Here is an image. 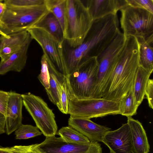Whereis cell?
I'll use <instances>...</instances> for the list:
<instances>
[{
	"label": "cell",
	"mask_w": 153,
	"mask_h": 153,
	"mask_svg": "<svg viewBox=\"0 0 153 153\" xmlns=\"http://www.w3.org/2000/svg\"><path fill=\"white\" fill-rule=\"evenodd\" d=\"M138 43L139 66L146 70L153 71V35L145 39L136 38Z\"/></svg>",
	"instance_id": "cell-18"
},
{
	"label": "cell",
	"mask_w": 153,
	"mask_h": 153,
	"mask_svg": "<svg viewBox=\"0 0 153 153\" xmlns=\"http://www.w3.org/2000/svg\"><path fill=\"white\" fill-rule=\"evenodd\" d=\"M68 124L87 137L91 142L102 141L103 136L111 128L92 121L90 119L70 115Z\"/></svg>",
	"instance_id": "cell-13"
},
{
	"label": "cell",
	"mask_w": 153,
	"mask_h": 153,
	"mask_svg": "<svg viewBox=\"0 0 153 153\" xmlns=\"http://www.w3.org/2000/svg\"><path fill=\"white\" fill-rule=\"evenodd\" d=\"M69 99L67 91L65 77L61 85L59 100L56 105L59 110L63 114H68Z\"/></svg>",
	"instance_id": "cell-28"
},
{
	"label": "cell",
	"mask_w": 153,
	"mask_h": 153,
	"mask_svg": "<svg viewBox=\"0 0 153 153\" xmlns=\"http://www.w3.org/2000/svg\"><path fill=\"white\" fill-rule=\"evenodd\" d=\"M93 20L85 4L80 0H66L65 40L73 48L83 42Z\"/></svg>",
	"instance_id": "cell-4"
},
{
	"label": "cell",
	"mask_w": 153,
	"mask_h": 153,
	"mask_svg": "<svg viewBox=\"0 0 153 153\" xmlns=\"http://www.w3.org/2000/svg\"><path fill=\"white\" fill-rule=\"evenodd\" d=\"M134 153H148L150 145L146 132L142 123L131 117H127Z\"/></svg>",
	"instance_id": "cell-17"
},
{
	"label": "cell",
	"mask_w": 153,
	"mask_h": 153,
	"mask_svg": "<svg viewBox=\"0 0 153 153\" xmlns=\"http://www.w3.org/2000/svg\"><path fill=\"white\" fill-rule=\"evenodd\" d=\"M36 147L41 153H102V147L98 142L71 143L55 135L46 137L42 142L36 144Z\"/></svg>",
	"instance_id": "cell-11"
},
{
	"label": "cell",
	"mask_w": 153,
	"mask_h": 153,
	"mask_svg": "<svg viewBox=\"0 0 153 153\" xmlns=\"http://www.w3.org/2000/svg\"><path fill=\"white\" fill-rule=\"evenodd\" d=\"M32 39L30 37L19 50L5 61L0 62V75H4L10 71L20 72L24 69L27 59L28 50Z\"/></svg>",
	"instance_id": "cell-16"
},
{
	"label": "cell",
	"mask_w": 153,
	"mask_h": 153,
	"mask_svg": "<svg viewBox=\"0 0 153 153\" xmlns=\"http://www.w3.org/2000/svg\"><path fill=\"white\" fill-rule=\"evenodd\" d=\"M120 11L121 27L126 37H142L146 39L153 35V14L129 5Z\"/></svg>",
	"instance_id": "cell-7"
},
{
	"label": "cell",
	"mask_w": 153,
	"mask_h": 153,
	"mask_svg": "<svg viewBox=\"0 0 153 153\" xmlns=\"http://www.w3.org/2000/svg\"><path fill=\"white\" fill-rule=\"evenodd\" d=\"M41 72L38 78L45 89L48 88L50 86V73L47 59L43 54L41 57Z\"/></svg>",
	"instance_id": "cell-27"
},
{
	"label": "cell",
	"mask_w": 153,
	"mask_h": 153,
	"mask_svg": "<svg viewBox=\"0 0 153 153\" xmlns=\"http://www.w3.org/2000/svg\"><path fill=\"white\" fill-rule=\"evenodd\" d=\"M23 99L21 94L9 92V97L5 114V129L9 135L15 131L22 124Z\"/></svg>",
	"instance_id": "cell-14"
},
{
	"label": "cell",
	"mask_w": 153,
	"mask_h": 153,
	"mask_svg": "<svg viewBox=\"0 0 153 153\" xmlns=\"http://www.w3.org/2000/svg\"><path fill=\"white\" fill-rule=\"evenodd\" d=\"M4 37V36H3L1 35V36H0V51L1 49V44L2 42Z\"/></svg>",
	"instance_id": "cell-38"
},
{
	"label": "cell",
	"mask_w": 153,
	"mask_h": 153,
	"mask_svg": "<svg viewBox=\"0 0 153 153\" xmlns=\"http://www.w3.org/2000/svg\"><path fill=\"white\" fill-rule=\"evenodd\" d=\"M0 153H15L12 147H0Z\"/></svg>",
	"instance_id": "cell-37"
},
{
	"label": "cell",
	"mask_w": 153,
	"mask_h": 153,
	"mask_svg": "<svg viewBox=\"0 0 153 153\" xmlns=\"http://www.w3.org/2000/svg\"><path fill=\"white\" fill-rule=\"evenodd\" d=\"M27 31L42 49L43 54L57 71L66 76L65 55L62 44L44 29L32 27Z\"/></svg>",
	"instance_id": "cell-10"
},
{
	"label": "cell",
	"mask_w": 153,
	"mask_h": 153,
	"mask_svg": "<svg viewBox=\"0 0 153 153\" xmlns=\"http://www.w3.org/2000/svg\"><path fill=\"white\" fill-rule=\"evenodd\" d=\"M4 2L7 5L24 7L43 4L45 0H4Z\"/></svg>",
	"instance_id": "cell-29"
},
{
	"label": "cell",
	"mask_w": 153,
	"mask_h": 153,
	"mask_svg": "<svg viewBox=\"0 0 153 153\" xmlns=\"http://www.w3.org/2000/svg\"><path fill=\"white\" fill-rule=\"evenodd\" d=\"M97 57H88L66 75L65 80L70 99H91L98 70Z\"/></svg>",
	"instance_id": "cell-5"
},
{
	"label": "cell",
	"mask_w": 153,
	"mask_h": 153,
	"mask_svg": "<svg viewBox=\"0 0 153 153\" xmlns=\"http://www.w3.org/2000/svg\"><path fill=\"white\" fill-rule=\"evenodd\" d=\"M119 104V101L102 98L71 99L69 101L68 114L73 116L88 119L120 114Z\"/></svg>",
	"instance_id": "cell-8"
},
{
	"label": "cell",
	"mask_w": 153,
	"mask_h": 153,
	"mask_svg": "<svg viewBox=\"0 0 153 153\" xmlns=\"http://www.w3.org/2000/svg\"><path fill=\"white\" fill-rule=\"evenodd\" d=\"M120 30L117 14H110L93 21L83 42L73 49L74 56L80 60L88 57H97Z\"/></svg>",
	"instance_id": "cell-2"
},
{
	"label": "cell",
	"mask_w": 153,
	"mask_h": 153,
	"mask_svg": "<svg viewBox=\"0 0 153 153\" xmlns=\"http://www.w3.org/2000/svg\"><path fill=\"white\" fill-rule=\"evenodd\" d=\"M49 12L45 3L24 7L7 5L0 19V34L8 38L10 34L27 30Z\"/></svg>",
	"instance_id": "cell-3"
},
{
	"label": "cell",
	"mask_w": 153,
	"mask_h": 153,
	"mask_svg": "<svg viewBox=\"0 0 153 153\" xmlns=\"http://www.w3.org/2000/svg\"><path fill=\"white\" fill-rule=\"evenodd\" d=\"M102 142L107 146L110 153H134L130 128L126 123L118 129L107 132Z\"/></svg>",
	"instance_id": "cell-12"
},
{
	"label": "cell",
	"mask_w": 153,
	"mask_h": 153,
	"mask_svg": "<svg viewBox=\"0 0 153 153\" xmlns=\"http://www.w3.org/2000/svg\"><path fill=\"white\" fill-rule=\"evenodd\" d=\"M139 66L138 45L137 39L126 37L123 50L106 85L102 98L118 101L133 86Z\"/></svg>",
	"instance_id": "cell-1"
},
{
	"label": "cell",
	"mask_w": 153,
	"mask_h": 153,
	"mask_svg": "<svg viewBox=\"0 0 153 153\" xmlns=\"http://www.w3.org/2000/svg\"><path fill=\"white\" fill-rule=\"evenodd\" d=\"M145 95H146L149 107L153 108V80L149 79L145 90Z\"/></svg>",
	"instance_id": "cell-33"
},
{
	"label": "cell",
	"mask_w": 153,
	"mask_h": 153,
	"mask_svg": "<svg viewBox=\"0 0 153 153\" xmlns=\"http://www.w3.org/2000/svg\"><path fill=\"white\" fill-rule=\"evenodd\" d=\"M50 73L49 87L45 89L50 101L55 105L59 102L61 85L65 76L59 72L51 63L48 59Z\"/></svg>",
	"instance_id": "cell-19"
},
{
	"label": "cell",
	"mask_w": 153,
	"mask_h": 153,
	"mask_svg": "<svg viewBox=\"0 0 153 153\" xmlns=\"http://www.w3.org/2000/svg\"><path fill=\"white\" fill-rule=\"evenodd\" d=\"M8 36L9 38L4 37L2 41L1 49L8 46L22 45L31 36L27 30L11 34Z\"/></svg>",
	"instance_id": "cell-26"
},
{
	"label": "cell",
	"mask_w": 153,
	"mask_h": 153,
	"mask_svg": "<svg viewBox=\"0 0 153 153\" xmlns=\"http://www.w3.org/2000/svg\"><path fill=\"white\" fill-rule=\"evenodd\" d=\"M152 73L139 66L137 69L133 85V90L136 102L138 106L144 99L147 82Z\"/></svg>",
	"instance_id": "cell-21"
},
{
	"label": "cell",
	"mask_w": 153,
	"mask_h": 153,
	"mask_svg": "<svg viewBox=\"0 0 153 153\" xmlns=\"http://www.w3.org/2000/svg\"><path fill=\"white\" fill-rule=\"evenodd\" d=\"M128 5L143 9L153 14V0H126Z\"/></svg>",
	"instance_id": "cell-30"
},
{
	"label": "cell",
	"mask_w": 153,
	"mask_h": 153,
	"mask_svg": "<svg viewBox=\"0 0 153 153\" xmlns=\"http://www.w3.org/2000/svg\"><path fill=\"white\" fill-rule=\"evenodd\" d=\"M9 97V92L0 90V112L5 115Z\"/></svg>",
	"instance_id": "cell-34"
},
{
	"label": "cell",
	"mask_w": 153,
	"mask_h": 153,
	"mask_svg": "<svg viewBox=\"0 0 153 153\" xmlns=\"http://www.w3.org/2000/svg\"><path fill=\"white\" fill-rule=\"evenodd\" d=\"M126 38L119 31L106 49L97 57L99 67L92 94L93 98H102L107 84L123 50Z\"/></svg>",
	"instance_id": "cell-6"
},
{
	"label": "cell",
	"mask_w": 153,
	"mask_h": 153,
	"mask_svg": "<svg viewBox=\"0 0 153 153\" xmlns=\"http://www.w3.org/2000/svg\"><path fill=\"white\" fill-rule=\"evenodd\" d=\"M25 42L22 45L8 46L5 47L2 49L0 51V57L1 59V62L5 61L12 54L19 50Z\"/></svg>",
	"instance_id": "cell-31"
},
{
	"label": "cell",
	"mask_w": 153,
	"mask_h": 153,
	"mask_svg": "<svg viewBox=\"0 0 153 153\" xmlns=\"http://www.w3.org/2000/svg\"><path fill=\"white\" fill-rule=\"evenodd\" d=\"M66 0H45L48 11L52 13L60 23L64 32L65 26Z\"/></svg>",
	"instance_id": "cell-23"
},
{
	"label": "cell",
	"mask_w": 153,
	"mask_h": 153,
	"mask_svg": "<svg viewBox=\"0 0 153 153\" xmlns=\"http://www.w3.org/2000/svg\"><path fill=\"white\" fill-rule=\"evenodd\" d=\"M21 95L23 105L42 134L46 137L56 134L58 127L55 115L46 102L30 93Z\"/></svg>",
	"instance_id": "cell-9"
},
{
	"label": "cell",
	"mask_w": 153,
	"mask_h": 153,
	"mask_svg": "<svg viewBox=\"0 0 153 153\" xmlns=\"http://www.w3.org/2000/svg\"><path fill=\"white\" fill-rule=\"evenodd\" d=\"M7 7V5L4 0H0V19L3 16Z\"/></svg>",
	"instance_id": "cell-36"
},
{
	"label": "cell",
	"mask_w": 153,
	"mask_h": 153,
	"mask_svg": "<svg viewBox=\"0 0 153 153\" xmlns=\"http://www.w3.org/2000/svg\"><path fill=\"white\" fill-rule=\"evenodd\" d=\"M15 131L16 139L19 140L28 139L42 134L36 126L22 124Z\"/></svg>",
	"instance_id": "cell-25"
},
{
	"label": "cell",
	"mask_w": 153,
	"mask_h": 153,
	"mask_svg": "<svg viewBox=\"0 0 153 153\" xmlns=\"http://www.w3.org/2000/svg\"><path fill=\"white\" fill-rule=\"evenodd\" d=\"M32 27L42 28L63 44L65 40L63 32L61 25L57 19L50 12Z\"/></svg>",
	"instance_id": "cell-20"
},
{
	"label": "cell",
	"mask_w": 153,
	"mask_h": 153,
	"mask_svg": "<svg viewBox=\"0 0 153 153\" xmlns=\"http://www.w3.org/2000/svg\"><path fill=\"white\" fill-rule=\"evenodd\" d=\"M56 134L64 141L69 143H86L90 142L87 137L69 126L62 127Z\"/></svg>",
	"instance_id": "cell-24"
},
{
	"label": "cell",
	"mask_w": 153,
	"mask_h": 153,
	"mask_svg": "<svg viewBox=\"0 0 153 153\" xmlns=\"http://www.w3.org/2000/svg\"><path fill=\"white\" fill-rule=\"evenodd\" d=\"M85 5L94 21L110 14H116L128 5L126 0H88Z\"/></svg>",
	"instance_id": "cell-15"
},
{
	"label": "cell",
	"mask_w": 153,
	"mask_h": 153,
	"mask_svg": "<svg viewBox=\"0 0 153 153\" xmlns=\"http://www.w3.org/2000/svg\"><path fill=\"white\" fill-rule=\"evenodd\" d=\"M120 114L127 117L137 114L138 106L137 105L134 95L133 86L129 92L119 100Z\"/></svg>",
	"instance_id": "cell-22"
},
{
	"label": "cell",
	"mask_w": 153,
	"mask_h": 153,
	"mask_svg": "<svg viewBox=\"0 0 153 153\" xmlns=\"http://www.w3.org/2000/svg\"><path fill=\"white\" fill-rule=\"evenodd\" d=\"M11 147L15 153H41L36 148V144L28 146L16 145Z\"/></svg>",
	"instance_id": "cell-32"
},
{
	"label": "cell",
	"mask_w": 153,
	"mask_h": 153,
	"mask_svg": "<svg viewBox=\"0 0 153 153\" xmlns=\"http://www.w3.org/2000/svg\"><path fill=\"white\" fill-rule=\"evenodd\" d=\"M5 132V117L0 112V134H3Z\"/></svg>",
	"instance_id": "cell-35"
}]
</instances>
